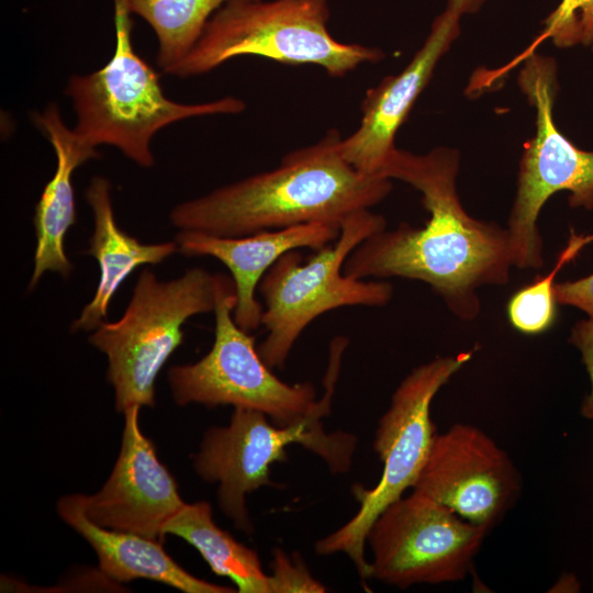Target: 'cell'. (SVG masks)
I'll list each match as a JSON object with an SVG mask.
<instances>
[{
  "instance_id": "6da1fadb",
  "label": "cell",
  "mask_w": 593,
  "mask_h": 593,
  "mask_svg": "<svg viewBox=\"0 0 593 593\" xmlns=\"http://www.w3.org/2000/svg\"><path fill=\"white\" fill-rule=\"evenodd\" d=\"M458 170L454 149L413 154L395 148L378 175L419 191L429 216L421 227L401 223L363 239L346 258L344 275L425 282L455 316L474 320L481 311L478 289L506 284L513 264L506 228L474 219L462 206Z\"/></svg>"
},
{
  "instance_id": "7a4b0ae2",
  "label": "cell",
  "mask_w": 593,
  "mask_h": 593,
  "mask_svg": "<svg viewBox=\"0 0 593 593\" xmlns=\"http://www.w3.org/2000/svg\"><path fill=\"white\" fill-rule=\"evenodd\" d=\"M331 130L317 143L283 156L278 167L176 205L180 231L236 237L309 223L339 225L370 210L392 190V180L362 172L340 153Z\"/></svg>"
},
{
  "instance_id": "3957f363",
  "label": "cell",
  "mask_w": 593,
  "mask_h": 593,
  "mask_svg": "<svg viewBox=\"0 0 593 593\" xmlns=\"http://www.w3.org/2000/svg\"><path fill=\"white\" fill-rule=\"evenodd\" d=\"M236 292L232 277L219 273L214 309V342L194 363L174 366L168 382L178 405H232L259 411L281 427L307 423L324 426L348 339L336 337L329 347L325 391L317 399L310 382L290 384L273 374L255 347V337L234 320Z\"/></svg>"
},
{
  "instance_id": "277c9868",
  "label": "cell",
  "mask_w": 593,
  "mask_h": 593,
  "mask_svg": "<svg viewBox=\"0 0 593 593\" xmlns=\"http://www.w3.org/2000/svg\"><path fill=\"white\" fill-rule=\"evenodd\" d=\"M123 0H114L115 46L98 70L72 75L65 93L76 114L75 132L88 144L113 146L141 167H152L150 142L158 131L182 120L237 114L245 102L232 96L201 103L166 97L159 75L136 53L132 20Z\"/></svg>"
},
{
  "instance_id": "5b68a950",
  "label": "cell",
  "mask_w": 593,
  "mask_h": 593,
  "mask_svg": "<svg viewBox=\"0 0 593 593\" xmlns=\"http://www.w3.org/2000/svg\"><path fill=\"white\" fill-rule=\"evenodd\" d=\"M327 0H232L209 20L189 55L171 71L177 77L209 72L239 56L286 65H316L342 77L383 52L333 37Z\"/></svg>"
},
{
  "instance_id": "8992f818",
  "label": "cell",
  "mask_w": 593,
  "mask_h": 593,
  "mask_svg": "<svg viewBox=\"0 0 593 593\" xmlns=\"http://www.w3.org/2000/svg\"><path fill=\"white\" fill-rule=\"evenodd\" d=\"M387 228L370 210L340 224L336 242L303 261L298 249L283 254L264 275L257 291L264 301L261 325L266 337L258 353L270 369H282L303 331L320 315L344 306H384L393 296L385 280L344 275L346 258L363 239Z\"/></svg>"
},
{
  "instance_id": "52a82bcc",
  "label": "cell",
  "mask_w": 593,
  "mask_h": 593,
  "mask_svg": "<svg viewBox=\"0 0 593 593\" xmlns=\"http://www.w3.org/2000/svg\"><path fill=\"white\" fill-rule=\"evenodd\" d=\"M219 273L203 268L161 281L144 270L132 298L116 322H103L89 342L108 357V378L114 388L115 407L154 406L160 369L182 344V325L190 317L213 312Z\"/></svg>"
},
{
  "instance_id": "ba28073f",
  "label": "cell",
  "mask_w": 593,
  "mask_h": 593,
  "mask_svg": "<svg viewBox=\"0 0 593 593\" xmlns=\"http://www.w3.org/2000/svg\"><path fill=\"white\" fill-rule=\"evenodd\" d=\"M473 351L436 357L414 368L396 387L373 438V450L383 463L380 480L369 490L356 486L359 510L346 524L315 542L317 555L344 553L361 580L369 579L365 556L367 534L378 515L413 488L436 435L430 418L432 402L472 358Z\"/></svg>"
},
{
  "instance_id": "9c48e42d",
  "label": "cell",
  "mask_w": 593,
  "mask_h": 593,
  "mask_svg": "<svg viewBox=\"0 0 593 593\" xmlns=\"http://www.w3.org/2000/svg\"><path fill=\"white\" fill-rule=\"evenodd\" d=\"M524 61L518 83L536 110V134L524 148L505 228L513 267L539 269L544 265V243L537 221L548 199L568 191L570 206L593 209V150L577 147L555 123V61L535 53Z\"/></svg>"
},
{
  "instance_id": "30bf717a",
  "label": "cell",
  "mask_w": 593,
  "mask_h": 593,
  "mask_svg": "<svg viewBox=\"0 0 593 593\" xmlns=\"http://www.w3.org/2000/svg\"><path fill=\"white\" fill-rule=\"evenodd\" d=\"M356 443L349 433L328 434L324 426L307 423L281 427L259 411L234 407L228 425L205 432L193 466L204 481L219 483L222 512L238 529L250 534L254 526L246 495L273 484L270 467L287 460L289 445H302L322 458L333 473H345L350 469Z\"/></svg>"
},
{
  "instance_id": "8fae6325",
  "label": "cell",
  "mask_w": 593,
  "mask_h": 593,
  "mask_svg": "<svg viewBox=\"0 0 593 593\" xmlns=\"http://www.w3.org/2000/svg\"><path fill=\"white\" fill-rule=\"evenodd\" d=\"M489 530L413 491L374 519L366 544L369 578L399 589L463 580Z\"/></svg>"
},
{
  "instance_id": "7c38bea8",
  "label": "cell",
  "mask_w": 593,
  "mask_h": 593,
  "mask_svg": "<svg viewBox=\"0 0 593 593\" xmlns=\"http://www.w3.org/2000/svg\"><path fill=\"white\" fill-rule=\"evenodd\" d=\"M521 474L482 429L463 423L436 434L412 488L491 530L517 501Z\"/></svg>"
},
{
  "instance_id": "4fadbf2b",
  "label": "cell",
  "mask_w": 593,
  "mask_h": 593,
  "mask_svg": "<svg viewBox=\"0 0 593 593\" xmlns=\"http://www.w3.org/2000/svg\"><path fill=\"white\" fill-rule=\"evenodd\" d=\"M138 411L139 406H132L123 413L122 446L114 468L101 490L81 494V502L97 525L161 542L165 525L186 503L154 445L143 435Z\"/></svg>"
},
{
  "instance_id": "5bb4252c",
  "label": "cell",
  "mask_w": 593,
  "mask_h": 593,
  "mask_svg": "<svg viewBox=\"0 0 593 593\" xmlns=\"http://www.w3.org/2000/svg\"><path fill=\"white\" fill-rule=\"evenodd\" d=\"M459 21V18L443 11L406 67L367 91L361 103L359 126L340 141L343 157L356 169L378 175L396 148V132L432 78L437 63L458 37Z\"/></svg>"
},
{
  "instance_id": "9a60e30c",
  "label": "cell",
  "mask_w": 593,
  "mask_h": 593,
  "mask_svg": "<svg viewBox=\"0 0 593 593\" xmlns=\"http://www.w3.org/2000/svg\"><path fill=\"white\" fill-rule=\"evenodd\" d=\"M339 234V225L309 223L236 237L180 231L175 242L186 256H210L226 266L236 292L234 320L250 333L261 325L262 305L256 292L267 270L287 251L318 250L335 242Z\"/></svg>"
},
{
  "instance_id": "2e32d148",
  "label": "cell",
  "mask_w": 593,
  "mask_h": 593,
  "mask_svg": "<svg viewBox=\"0 0 593 593\" xmlns=\"http://www.w3.org/2000/svg\"><path fill=\"white\" fill-rule=\"evenodd\" d=\"M32 120L49 141L57 164L35 206L36 247L30 290L47 271L64 278L70 275L72 265L65 250V237L77 220L71 179L79 166L100 156L94 146L66 125L58 104L51 103L44 111L34 112Z\"/></svg>"
},
{
  "instance_id": "e0dca14e",
  "label": "cell",
  "mask_w": 593,
  "mask_h": 593,
  "mask_svg": "<svg viewBox=\"0 0 593 593\" xmlns=\"http://www.w3.org/2000/svg\"><path fill=\"white\" fill-rule=\"evenodd\" d=\"M57 508L60 517L94 549L100 570L114 581L148 579L186 593L235 592L187 572L164 550L160 541L97 525L86 515L81 494L64 496Z\"/></svg>"
},
{
  "instance_id": "ac0fdd59",
  "label": "cell",
  "mask_w": 593,
  "mask_h": 593,
  "mask_svg": "<svg viewBox=\"0 0 593 593\" xmlns=\"http://www.w3.org/2000/svg\"><path fill=\"white\" fill-rule=\"evenodd\" d=\"M86 200L93 214V232L87 253L99 264L100 278L92 300L72 322L71 331H94L108 316L115 291L137 267L157 265L178 250L176 242L144 244L115 222L111 183L101 176L91 179Z\"/></svg>"
},
{
  "instance_id": "d6986e66",
  "label": "cell",
  "mask_w": 593,
  "mask_h": 593,
  "mask_svg": "<svg viewBox=\"0 0 593 593\" xmlns=\"http://www.w3.org/2000/svg\"><path fill=\"white\" fill-rule=\"evenodd\" d=\"M193 546L212 571L231 579L240 593H269V575L257 552L235 540L212 519L211 505L186 503L164 527Z\"/></svg>"
},
{
  "instance_id": "ffe728a7",
  "label": "cell",
  "mask_w": 593,
  "mask_h": 593,
  "mask_svg": "<svg viewBox=\"0 0 593 593\" xmlns=\"http://www.w3.org/2000/svg\"><path fill=\"white\" fill-rule=\"evenodd\" d=\"M142 18L158 41L157 65L166 74L189 55L211 16L232 0H123Z\"/></svg>"
},
{
  "instance_id": "44dd1931",
  "label": "cell",
  "mask_w": 593,
  "mask_h": 593,
  "mask_svg": "<svg viewBox=\"0 0 593 593\" xmlns=\"http://www.w3.org/2000/svg\"><path fill=\"white\" fill-rule=\"evenodd\" d=\"M593 242V233L578 234L570 227L566 246L545 276L517 290L508 300L506 312L511 325L519 333L537 335L547 332L557 316L553 288L558 272Z\"/></svg>"
},
{
  "instance_id": "7402d4cb",
  "label": "cell",
  "mask_w": 593,
  "mask_h": 593,
  "mask_svg": "<svg viewBox=\"0 0 593 593\" xmlns=\"http://www.w3.org/2000/svg\"><path fill=\"white\" fill-rule=\"evenodd\" d=\"M551 38L561 48L578 44H593V0H561L558 7L545 20L542 32L510 67L499 71L502 76L515 63L524 60L534 53V48L545 40Z\"/></svg>"
},
{
  "instance_id": "603a6c76",
  "label": "cell",
  "mask_w": 593,
  "mask_h": 593,
  "mask_svg": "<svg viewBox=\"0 0 593 593\" xmlns=\"http://www.w3.org/2000/svg\"><path fill=\"white\" fill-rule=\"evenodd\" d=\"M269 575V593L326 591V586L314 579L305 563L296 556L289 557L281 549H276Z\"/></svg>"
},
{
  "instance_id": "cb8c5ba5",
  "label": "cell",
  "mask_w": 593,
  "mask_h": 593,
  "mask_svg": "<svg viewBox=\"0 0 593 593\" xmlns=\"http://www.w3.org/2000/svg\"><path fill=\"white\" fill-rule=\"evenodd\" d=\"M569 343L581 354L588 371L591 390L581 405V415L593 421V318L578 321L571 328Z\"/></svg>"
},
{
  "instance_id": "d4e9b609",
  "label": "cell",
  "mask_w": 593,
  "mask_h": 593,
  "mask_svg": "<svg viewBox=\"0 0 593 593\" xmlns=\"http://www.w3.org/2000/svg\"><path fill=\"white\" fill-rule=\"evenodd\" d=\"M557 304L573 306L593 318V272L584 278L555 283Z\"/></svg>"
},
{
  "instance_id": "484cf974",
  "label": "cell",
  "mask_w": 593,
  "mask_h": 593,
  "mask_svg": "<svg viewBox=\"0 0 593 593\" xmlns=\"http://www.w3.org/2000/svg\"><path fill=\"white\" fill-rule=\"evenodd\" d=\"M484 1L485 0H446V8L444 11L460 19L465 14L478 12Z\"/></svg>"
},
{
  "instance_id": "4316f807",
  "label": "cell",
  "mask_w": 593,
  "mask_h": 593,
  "mask_svg": "<svg viewBox=\"0 0 593 593\" xmlns=\"http://www.w3.org/2000/svg\"><path fill=\"white\" fill-rule=\"evenodd\" d=\"M592 47H593V44H592Z\"/></svg>"
}]
</instances>
